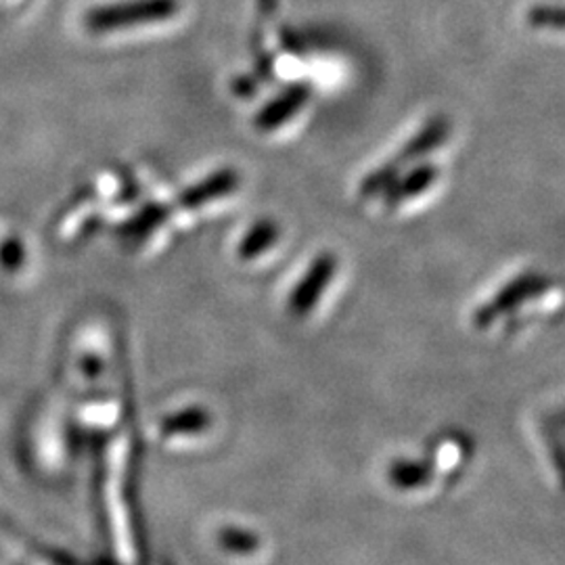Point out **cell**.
<instances>
[{"label": "cell", "instance_id": "obj_1", "mask_svg": "<svg viewBox=\"0 0 565 565\" xmlns=\"http://www.w3.org/2000/svg\"><path fill=\"white\" fill-rule=\"evenodd\" d=\"M181 11V0H120L86 11L84 28L90 34H111L135 25L162 23Z\"/></svg>", "mask_w": 565, "mask_h": 565}, {"label": "cell", "instance_id": "obj_2", "mask_svg": "<svg viewBox=\"0 0 565 565\" xmlns=\"http://www.w3.org/2000/svg\"><path fill=\"white\" fill-rule=\"evenodd\" d=\"M448 132H450V124L445 118H434V120L427 121L424 128L404 145L403 151L392 162L384 163L380 170L371 172L364 179L361 184V195H375L380 191H385L392 182L396 181L398 172L406 163L417 162L427 153H431L436 147H440L446 141Z\"/></svg>", "mask_w": 565, "mask_h": 565}, {"label": "cell", "instance_id": "obj_3", "mask_svg": "<svg viewBox=\"0 0 565 565\" xmlns=\"http://www.w3.org/2000/svg\"><path fill=\"white\" fill-rule=\"evenodd\" d=\"M335 270H338V260L331 254H321L319 258H315L308 273L303 275L302 281L298 282L296 289L291 291L289 312L294 317H306L321 300Z\"/></svg>", "mask_w": 565, "mask_h": 565}, {"label": "cell", "instance_id": "obj_4", "mask_svg": "<svg viewBox=\"0 0 565 565\" xmlns=\"http://www.w3.org/2000/svg\"><path fill=\"white\" fill-rule=\"evenodd\" d=\"M312 88L308 84H291L281 95L273 102L266 103L258 116L254 118V126L263 132L277 130L285 121L291 120L306 103L310 102Z\"/></svg>", "mask_w": 565, "mask_h": 565}, {"label": "cell", "instance_id": "obj_5", "mask_svg": "<svg viewBox=\"0 0 565 565\" xmlns=\"http://www.w3.org/2000/svg\"><path fill=\"white\" fill-rule=\"evenodd\" d=\"M237 172L231 168L216 170L214 174H210L205 181L193 184L191 189H186L184 193L179 195V205L181 207H200L203 203L214 202L218 198L228 195L231 191H235L237 186Z\"/></svg>", "mask_w": 565, "mask_h": 565}, {"label": "cell", "instance_id": "obj_6", "mask_svg": "<svg viewBox=\"0 0 565 565\" xmlns=\"http://www.w3.org/2000/svg\"><path fill=\"white\" fill-rule=\"evenodd\" d=\"M436 168L434 166H419L413 172H408L403 181H394L385 189V203L387 205H398L406 202L419 193H424L425 189L431 186V182L436 181Z\"/></svg>", "mask_w": 565, "mask_h": 565}, {"label": "cell", "instance_id": "obj_7", "mask_svg": "<svg viewBox=\"0 0 565 565\" xmlns=\"http://www.w3.org/2000/svg\"><path fill=\"white\" fill-rule=\"evenodd\" d=\"M168 216H170V207L168 205H163V203H149L147 207H142L135 218H130L128 223L121 224L120 235L124 239L142 242L158 226H162Z\"/></svg>", "mask_w": 565, "mask_h": 565}, {"label": "cell", "instance_id": "obj_8", "mask_svg": "<svg viewBox=\"0 0 565 565\" xmlns=\"http://www.w3.org/2000/svg\"><path fill=\"white\" fill-rule=\"evenodd\" d=\"M212 424V417L207 411L200 406L184 408L181 413H174L162 422L163 436H189V434H202Z\"/></svg>", "mask_w": 565, "mask_h": 565}, {"label": "cell", "instance_id": "obj_9", "mask_svg": "<svg viewBox=\"0 0 565 565\" xmlns=\"http://www.w3.org/2000/svg\"><path fill=\"white\" fill-rule=\"evenodd\" d=\"M279 239V226L273 221H260L249 228V233L239 243V256L242 260H254L268 252Z\"/></svg>", "mask_w": 565, "mask_h": 565}, {"label": "cell", "instance_id": "obj_10", "mask_svg": "<svg viewBox=\"0 0 565 565\" xmlns=\"http://www.w3.org/2000/svg\"><path fill=\"white\" fill-rule=\"evenodd\" d=\"M427 478H429V469L424 463H417V461H396L394 467L390 469L392 484L406 488V490L425 484Z\"/></svg>", "mask_w": 565, "mask_h": 565}, {"label": "cell", "instance_id": "obj_11", "mask_svg": "<svg viewBox=\"0 0 565 565\" xmlns=\"http://www.w3.org/2000/svg\"><path fill=\"white\" fill-rule=\"evenodd\" d=\"M527 21L534 28L565 32V4H536L530 9Z\"/></svg>", "mask_w": 565, "mask_h": 565}, {"label": "cell", "instance_id": "obj_12", "mask_svg": "<svg viewBox=\"0 0 565 565\" xmlns=\"http://www.w3.org/2000/svg\"><path fill=\"white\" fill-rule=\"evenodd\" d=\"M221 543L226 546V551L252 553L258 546V539L252 536L249 532H243V530H224Z\"/></svg>", "mask_w": 565, "mask_h": 565}, {"label": "cell", "instance_id": "obj_13", "mask_svg": "<svg viewBox=\"0 0 565 565\" xmlns=\"http://www.w3.org/2000/svg\"><path fill=\"white\" fill-rule=\"evenodd\" d=\"M277 2H279V0H258V11H260V15L270 18V15L275 13V9H277Z\"/></svg>", "mask_w": 565, "mask_h": 565}]
</instances>
